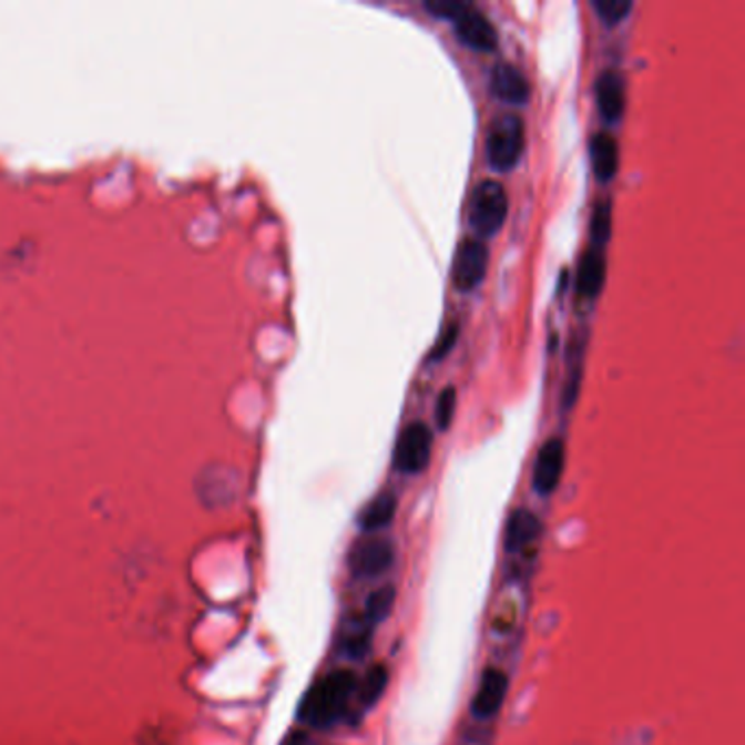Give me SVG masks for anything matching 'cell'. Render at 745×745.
<instances>
[{
    "label": "cell",
    "instance_id": "obj_15",
    "mask_svg": "<svg viewBox=\"0 0 745 745\" xmlns=\"http://www.w3.org/2000/svg\"><path fill=\"white\" fill-rule=\"evenodd\" d=\"M396 508H398V501H396V497L391 492L376 494L372 501L364 508V512L359 514V527L366 533L380 531L382 527H387L389 522L394 521Z\"/></svg>",
    "mask_w": 745,
    "mask_h": 745
},
{
    "label": "cell",
    "instance_id": "obj_10",
    "mask_svg": "<svg viewBox=\"0 0 745 745\" xmlns=\"http://www.w3.org/2000/svg\"><path fill=\"white\" fill-rule=\"evenodd\" d=\"M596 108L605 123H616L625 112V81L616 71H603L595 83Z\"/></svg>",
    "mask_w": 745,
    "mask_h": 745
},
{
    "label": "cell",
    "instance_id": "obj_9",
    "mask_svg": "<svg viewBox=\"0 0 745 745\" xmlns=\"http://www.w3.org/2000/svg\"><path fill=\"white\" fill-rule=\"evenodd\" d=\"M510 680L501 670H488L481 675V682L477 686V693L472 697V715L477 720H490L494 717L506 697H508Z\"/></svg>",
    "mask_w": 745,
    "mask_h": 745
},
{
    "label": "cell",
    "instance_id": "obj_7",
    "mask_svg": "<svg viewBox=\"0 0 745 745\" xmlns=\"http://www.w3.org/2000/svg\"><path fill=\"white\" fill-rule=\"evenodd\" d=\"M564 461H567V447L560 438H551L540 447L531 477V486L540 497H549L558 490L560 479L564 474Z\"/></svg>",
    "mask_w": 745,
    "mask_h": 745
},
{
    "label": "cell",
    "instance_id": "obj_5",
    "mask_svg": "<svg viewBox=\"0 0 745 745\" xmlns=\"http://www.w3.org/2000/svg\"><path fill=\"white\" fill-rule=\"evenodd\" d=\"M394 564V544L382 535L359 538L348 553V569L355 578L372 580L382 575Z\"/></svg>",
    "mask_w": 745,
    "mask_h": 745
},
{
    "label": "cell",
    "instance_id": "obj_20",
    "mask_svg": "<svg viewBox=\"0 0 745 745\" xmlns=\"http://www.w3.org/2000/svg\"><path fill=\"white\" fill-rule=\"evenodd\" d=\"M370 623L368 625H357L355 630L346 632V636L341 639V652L348 656V659H361L368 647H370Z\"/></svg>",
    "mask_w": 745,
    "mask_h": 745
},
{
    "label": "cell",
    "instance_id": "obj_18",
    "mask_svg": "<svg viewBox=\"0 0 745 745\" xmlns=\"http://www.w3.org/2000/svg\"><path fill=\"white\" fill-rule=\"evenodd\" d=\"M612 234V206L608 200L596 202L595 211L591 215V241L593 247H603Z\"/></svg>",
    "mask_w": 745,
    "mask_h": 745
},
{
    "label": "cell",
    "instance_id": "obj_3",
    "mask_svg": "<svg viewBox=\"0 0 745 745\" xmlns=\"http://www.w3.org/2000/svg\"><path fill=\"white\" fill-rule=\"evenodd\" d=\"M524 151V123L519 114H501L492 121L486 139V157L497 173L512 171Z\"/></svg>",
    "mask_w": 745,
    "mask_h": 745
},
{
    "label": "cell",
    "instance_id": "obj_22",
    "mask_svg": "<svg viewBox=\"0 0 745 745\" xmlns=\"http://www.w3.org/2000/svg\"><path fill=\"white\" fill-rule=\"evenodd\" d=\"M455 407H457V389L455 387H447L440 398H438V407H436V420L440 431H447L452 422L455 416Z\"/></svg>",
    "mask_w": 745,
    "mask_h": 745
},
{
    "label": "cell",
    "instance_id": "obj_11",
    "mask_svg": "<svg viewBox=\"0 0 745 745\" xmlns=\"http://www.w3.org/2000/svg\"><path fill=\"white\" fill-rule=\"evenodd\" d=\"M490 88H492L497 99H501L506 103H512V105H524L531 96L529 79L524 76L519 67H514L510 62H503V64L494 67L492 76H490Z\"/></svg>",
    "mask_w": 745,
    "mask_h": 745
},
{
    "label": "cell",
    "instance_id": "obj_14",
    "mask_svg": "<svg viewBox=\"0 0 745 745\" xmlns=\"http://www.w3.org/2000/svg\"><path fill=\"white\" fill-rule=\"evenodd\" d=\"M591 164H593V173H595L599 182H610L621 164V153H619V145L616 141L605 134L599 132L591 141Z\"/></svg>",
    "mask_w": 745,
    "mask_h": 745
},
{
    "label": "cell",
    "instance_id": "obj_1",
    "mask_svg": "<svg viewBox=\"0 0 745 745\" xmlns=\"http://www.w3.org/2000/svg\"><path fill=\"white\" fill-rule=\"evenodd\" d=\"M357 675L353 671L339 670L328 673L310 686L306 697L299 704V720L313 728L326 731L333 728L357 691Z\"/></svg>",
    "mask_w": 745,
    "mask_h": 745
},
{
    "label": "cell",
    "instance_id": "obj_8",
    "mask_svg": "<svg viewBox=\"0 0 745 745\" xmlns=\"http://www.w3.org/2000/svg\"><path fill=\"white\" fill-rule=\"evenodd\" d=\"M455 33L459 38L461 44L481 51V53H490L499 47V35L494 24L490 22V18L479 11L472 2L470 7L455 20Z\"/></svg>",
    "mask_w": 745,
    "mask_h": 745
},
{
    "label": "cell",
    "instance_id": "obj_12",
    "mask_svg": "<svg viewBox=\"0 0 745 745\" xmlns=\"http://www.w3.org/2000/svg\"><path fill=\"white\" fill-rule=\"evenodd\" d=\"M540 531H542V522L533 512L524 508L514 510L506 524L503 547L508 553H521L522 549H527L540 535Z\"/></svg>",
    "mask_w": 745,
    "mask_h": 745
},
{
    "label": "cell",
    "instance_id": "obj_2",
    "mask_svg": "<svg viewBox=\"0 0 745 745\" xmlns=\"http://www.w3.org/2000/svg\"><path fill=\"white\" fill-rule=\"evenodd\" d=\"M510 200L497 180H483L474 186L468 202V224L479 236H494L508 220Z\"/></svg>",
    "mask_w": 745,
    "mask_h": 745
},
{
    "label": "cell",
    "instance_id": "obj_13",
    "mask_svg": "<svg viewBox=\"0 0 745 745\" xmlns=\"http://www.w3.org/2000/svg\"><path fill=\"white\" fill-rule=\"evenodd\" d=\"M605 283V256L601 247H591L578 267V294L582 298L595 299Z\"/></svg>",
    "mask_w": 745,
    "mask_h": 745
},
{
    "label": "cell",
    "instance_id": "obj_16",
    "mask_svg": "<svg viewBox=\"0 0 745 745\" xmlns=\"http://www.w3.org/2000/svg\"><path fill=\"white\" fill-rule=\"evenodd\" d=\"M387 682H389V673L385 665H374L372 670H368L364 680L357 684L359 702L364 708H372L374 704L382 697Z\"/></svg>",
    "mask_w": 745,
    "mask_h": 745
},
{
    "label": "cell",
    "instance_id": "obj_19",
    "mask_svg": "<svg viewBox=\"0 0 745 745\" xmlns=\"http://www.w3.org/2000/svg\"><path fill=\"white\" fill-rule=\"evenodd\" d=\"M632 0H593V9L605 27H616L632 11Z\"/></svg>",
    "mask_w": 745,
    "mask_h": 745
},
{
    "label": "cell",
    "instance_id": "obj_17",
    "mask_svg": "<svg viewBox=\"0 0 745 745\" xmlns=\"http://www.w3.org/2000/svg\"><path fill=\"white\" fill-rule=\"evenodd\" d=\"M394 603H396V589L394 586H380L378 591H374L372 595L368 596L364 619L370 625L382 623L391 614Z\"/></svg>",
    "mask_w": 745,
    "mask_h": 745
},
{
    "label": "cell",
    "instance_id": "obj_21",
    "mask_svg": "<svg viewBox=\"0 0 745 745\" xmlns=\"http://www.w3.org/2000/svg\"><path fill=\"white\" fill-rule=\"evenodd\" d=\"M470 7V2H463V0H427L425 2V9L429 13H433L436 18L440 20H457L466 9Z\"/></svg>",
    "mask_w": 745,
    "mask_h": 745
},
{
    "label": "cell",
    "instance_id": "obj_4",
    "mask_svg": "<svg viewBox=\"0 0 745 745\" xmlns=\"http://www.w3.org/2000/svg\"><path fill=\"white\" fill-rule=\"evenodd\" d=\"M490 263V249L483 241L477 238H463L452 256V267H450V278L452 285L459 292H472L477 289L488 272Z\"/></svg>",
    "mask_w": 745,
    "mask_h": 745
},
{
    "label": "cell",
    "instance_id": "obj_6",
    "mask_svg": "<svg viewBox=\"0 0 745 745\" xmlns=\"http://www.w3.org/2000/svg\"><path fill=\"white\" fill-rule=\"evenodd\" d=\"M433 436L425 422H414L405 427L394 448V466L405 474L422 472L431 461Z\"/></svg>",
    "mask_w": 745,
    "mask_h": 745
},
{
    "label": "cell",
    "instance_id": "obj_23",
    "mask_svg": "<svg viewBox=\"0 0 745 745\" xmlns=\"http://www.w3.org/2000/svg\"><path fill=\"white\" fill-rule=\"evenodd\" d=\"M457 337H459V322H450L447 328L442 330V335L438 337L436 346L431 348L429 359H431V361H440V359H445L448 353L452 350V346L457 344Z\"/></svg>",
    "mask_w": 745,
    "mask_h": 745
}]
</instances>
